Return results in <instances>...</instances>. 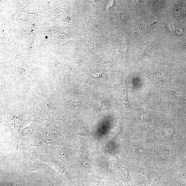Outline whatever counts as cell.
Listing matches in <instances>:
<instances>
[{"label":"cell","instance_id":"1","mask_svg":"<svg viewBox=\"0 0 186 186\" xmlns=\"http://www.w3.org/2000/svg\"><path fill=\"white\" fill-rule=\"evenodd\" d=\"M113 20L116 25H121L125 23L127 19V14L123 13H116L113 14Z\"/></svg>","mask_w":186,"mask_h":186},{"label":"cell","instance_id":"2","mask_svg":"<svg viewBox=\"0 0 186 186\" xmlns=\"http://www.w3.org/2000/svg\"><path fill=\"white\" fill-rule=\"evenodd\" d=\"M107 103L106 101L103 100L100 102L99 109L101 110H106L107 107Z\"/></svg>","mask_w":186,"mask_h":186},{"label":"cell","instance_id":"3","mask_svg":"<svg viewBox=\"0 0 186 186\" xmlns=\"http://www.w3.org/2000/svg\"><path fill=\"white\" fill-rule=\"evenodd\" d=\"M92 87V84L90 83H86L83 85V86L81 87V89H86L90 88Z\"/></svg>","mask_w":186,"mask_h":186}]
</instances>
